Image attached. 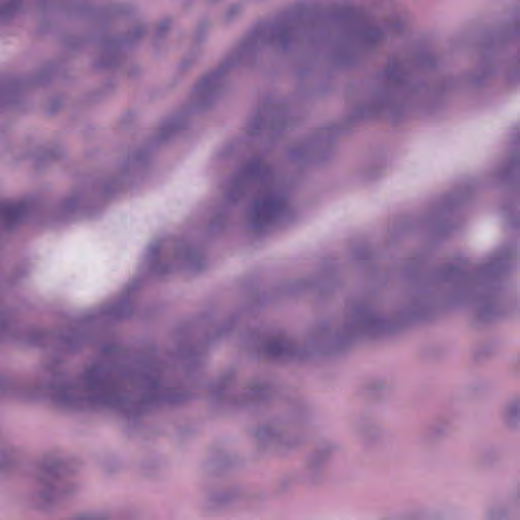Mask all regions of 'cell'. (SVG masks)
<instances>
[{
  "label": "cell",
  "mask_w": 520,
  "mask_h": 520,
  "mask_svg": "<svg viewBox=\"0 0 520 520\" xmlns=\"http://www.w3.org/2000/svg\"><path fill=\"white\" fill-rule=\"evenodd\" d=\"M503 421L505 426L510 430L517 431L519 427V405L515 401L509 404L506 408Z\"/></svg>",
  "instance_id": "obj_3"
},
{
  "label": "cell",
  "mask_w": 520,
  "mask_h": 520,
  "mask_svg": "<svg viewBox=\"0 0 520 520\" xmlns=\"http://www.w3.org/2000/svg\"><path fill=\"white\" fill-rule=\"evenodd\" d=\"M79 463L70 455L54 452L40 461L36 476V502L40 507L56 506L71 496L77 485Z\"/></svg>",
  "instance_id": "obj_1"
},
{
  "label": "cell",
  "mask_w": 520,
  "mask_h": 520,
  "mask_svg": "<svg viewBox=\"0 0 520 520\" xmlns=\"http://www.w3.org/2000/svg\"><path fill=\"white\" fill-rule=\"evenodd\" d=\"M504 511V510L500 508H494L488 512V516H490L491 519H506L504 516L507 515L506 512Z\"/></svg>",
  "instance_id": "obj_4"
},
{
  "label": "cell",
  "mask_w": 520,
  "mask_h": 520,
  "mask_svg": "<svg viewBox=\"0 0 520 520\" xmlns=\"http://www.w3.org/2000/svg\"><path fill=\"white\" fill-rule=\"evenodd\" d=\"M286 208L284 200L275 195L261 197L253 205L251 211L252 223L256 226L264 227L271 224Z\"/></svg>",
  "instance_id": "obj_2"
}]
</instances>
